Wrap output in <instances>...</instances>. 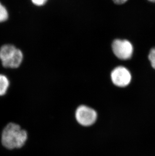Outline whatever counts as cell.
<instances>
[{
	"instance_id": "obj_1",
	"label": "cell",
	"mask_w": 155,
	"mask_h": 156,
	"mask_svg": "<svg viewBox=\"0 0 155 156\" xmlns=\"http://www.w3.org/2000/svg\"><path fill=\"white\" fill-rule=\"evenodd\" d=\"M27 137L26 131L22 129L18 124L10 123L3 130L2 143L7 149H19L25 144Z\"/></svg>"
},
{
	"instance_id": "obj_2",
	"label": "cell",
	"mask_w": 155,
	"mask_h": 156,
	"mask_svg": "<svg viewBox=\"0 0 155 156\" xmlns=\"http://www.w3.org/2000/svg\"><path fill=\"white\" fill-rule=\"evenodd\" d=\"M75 118L80 125L89 127L96 122L98 114L92 108L82 105L79 106L75 111Z\"/></svg>"
},
{
	"instance_id": "obj_3",
	"label": "cell",
	"mask_w": 155,
	"mask_h": 156,
	"mask_svg": "<svg viewBox=\"0 0 155 156\" xmlns=\"http://www.w3.org/2000/svg\"><path fill=\"white\" fill-rule=\"evenodd\" d=\"M112 49L116 57L122 60H129L133 55V46L128 40H114L112 44Z\"/></svg>"
},
{
	"instance_id": "obj_4",
	"label": "cell",
	"mask_w": 155,
	"mask_h": 156,
	"mask_svg": "<svg viewBox=\"0 0 155 156\" xmlns=\"http://www.w3.org/2000/svg\"><path fill=\"white\" fill-rule=\"evenodd\" d=\"M111 78L115 86L124 87L130 84L132 80V75L127 68L123 66H119L112 71Z\"/></svg>"
},
{
	"instance_id": "obj_5",
	"label": "cell",
	"mask_w": 155,
	"mask_h": 156,
	"mask_svg": "<svg viewBox=\"0 0 155 156\" xmlns=\"http://www.w3.org/2000/svg\"><path fill=\"white\" fill-rule=\"evenodd\" d=\"M23 59V55L22 51L17 49L14 54L8 60L2 62V65L5 68H17L20 66Z\"/></svg>"
},
{
	"instance_id": "obj_6",
	"label": "cell",
	"mask_w": 155,
	"mask_h": 156,
	"mask_svg": "<svg viewBox=\"0 0 155 156\" xmlns=\"http://www.w3.org/2000/svg\"><path fill=\"white\" fill-rule=\"evenodd\" d=\"M17 48L11 44H6L0 48V60L2 62L8 60L16 52Z\"/></svg>"
},
{
	"instance_id": "obj_7",
	"label": "cell",
	"mask_w": 155,
	"mask_h": 156,
	"mask_svg": "<svg viewBox=\"0 0 155 156\" xmlns=\"http://www.w3.org/2000/svg\"><path fill=\"white\" fill-rule=\"evenodd\" d=\"M9 80L6 75L0 74V96L6 94L9 87Z\"/></svg>"
},
{
	"instance_id": "obj_8",
	"label": "cell",
	"mask_w": 155,
	"mask_h": 156,
	"mask_svg": "<svg viewBox=\"0 0 155 156\" xmlns=\"http://www.w3.org/2000/svg\"><path fill=\"white\" fill-rule=\"evenodd\" d=\"M9 18V13L7 9L0 2V23L7 20Z\"/></svg>"
},
{
	"instance_id": "obj_9",
	"label": "cell",
	"mask_w": 155,
	"mask_h": 156,
	"mask_svg": "<svg viewBox=\"0 0 155 156\" xmlns=\"http://www.w3.org/2000/svg\"><path fill=\"white\" fill-rule=\"evenodd\" d=\"M148 59L150 62L151 66L155 70V47H153L150 51L148 55Z\"/></svg>"
},
{
	"instance_id": "obj_10",
	"label": "cell",
	"mask_w": 155,
	"mask_h": 156,
	"mask_svg": "<svg viewBox=\"0 0 155 156\" xmlns=\"http://www.w3.org/2000/svg\"><path fill=\"white\" fill-rule=\"evenodd\" d=\"M31 1L36 6H41L45 4L47 0H31Z\"/></svg>"
},
{
	"instance_id": "obj_11",
	"label": "cell",
	"mask_w": 155,
	"mask_h": 156,
	"mask_svg": "<svg viewBox=\"0 0 155 156\" xmlns=\"http://www.w3.org/2000/svg\"><path fill=\"white\" fill-rule=\"evenodd\" d=\"M128 0H112V1L114 2L115 4L122 5L123 4L127 2Z\"/></svg>"
},
{
	"instance_id": "obj_12",
	"label": "cell",
	"mask_w": 155,
	"mask_h": 156,
	"mask_svg": "<svg viewBox=\"0 0 155 156\" xmlns=\"http://www.w3.org/2000/svg\"><path fill=\"white\" fill-rule=\"evenodd\" d=\"M148 1L152 3H155V0H148Z\"/></svg>"
}]
</instances>
